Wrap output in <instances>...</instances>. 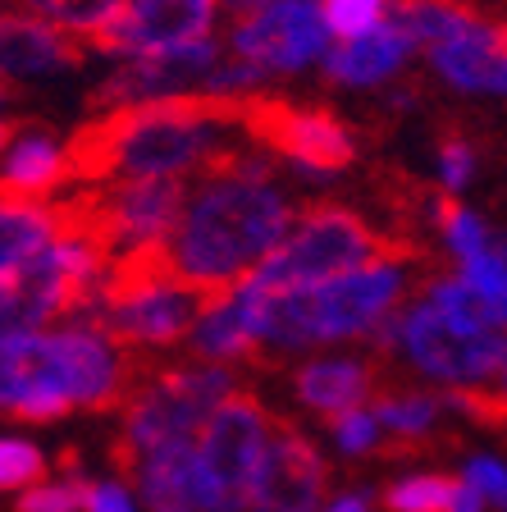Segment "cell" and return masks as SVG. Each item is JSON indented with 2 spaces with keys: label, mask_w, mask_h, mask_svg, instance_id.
Returning <instances> with one entry per match:
<instances>
[{
  "label": "cell",
  "mask_w": 507,
  "mask_h": 512,
  "mask_svg": "<svg viewBox=\"0 0 507 512\" xmlns=\"http://www.w3.org/2000/svg\"><path fill=\"white\" fill-rule=\"evenodd\" d=\"M293 202L270 179V160L256 147H229L215 156L192 197H183L179 220L160 238L165 266L201 293H229L261 256L288 234Z\"/></svg>",
  "instance_id": "6da1fadb"
},
{
  "label": "cell",
  "mask_w": 507,
  "mask_h": 512,
  "mask_svg": "<svg viewBox=\"0 0 507 512\" xmlns=\"http://www.w3.org/2000/svg\"><path fill=\"white\" fill-rule=\"evenodd\" d=\"M238 128V96L183 92L115 106L83 124L64 147V179H183L206 170L224 133Z\"/></svg>",
  "instance_id": "7a4b0ae2"
},
{
  "label": "cell",
  "mask_w": 507,
  "mask_h": 512,
  "mask_svg": "<svg viewBox=\"0 0 507 512\" xmlns=\"http://www.w3.org/2000/svg\"><path fill=\"white\" fill-rule=\"evenodd\" d=\"M133 357L74 320L64 330L0 334V407L23 421H51L74 407H119L133 394Z\"/></svg>",
  "instance_id": "3957f363"
},
{
  "label": "cell",
  "mask_w": 507,
  "mask_h": 512,
  "mask_svg": "<svg viewBox=\"0 0 507 512\" xmlns=\"http://www.w3.org/2000/svg\"><path fill=\"white\" fill-rule=\"evenodd\" d=\"M407 247H393L389 256H375L366 266L348 270L338 279L311 288H288V293H252L233 284L229 298L238 302L256 348H311L329 339H357L375 334L407 293Z\"/></svg>",
  "instance_id": "277c9868"
},
{
  "label": "cell",
  "mask_w": 507,
  "mask_h": 512,
  "mask_svg": "<svg viewBox=\"0 0 507 512\" xmlns=\"http://www.w3.org/2000/svg\"><path fill=\"white\" fill-rule=\"evenodd\" d=\"M393 247H402V243H384L357 211L334 206V202H316L288 224V234L238 284L252 288V293L311 288V284H325V279L348 275V270L366 266L375 256H389Z\"/></svg>",
  "instance_id": "5b68a950"
},
{
  "label": "cell",
  "mask_w": 507,
  "mask_h": 512,
  "mask_svg": "<svg viewBox=\"0 0 507 512\" xmlns=\"http://www.w3.org/2000/svg\"><path fill=\"white\" fill-rule=\"evenodd\" d=\"M229 389L233 375L224 366H174V371H160L147 389L128 394L124 439L115 444V467L128 476L133 462L156 453V448L197 439L201 421L215 412V403Z\"/></svg>",
  "instance_id": "8992f818"
},
{
  "label": "cell",
  "mask_w": 507,
  "mask_h": 512,
  "mask_svg": "<svg viewBox=\"0 0 507 512\" xmlns=\"http://www.w3.org/2000/svg\"><path fill=\"white\" fill-rule=\"evenodd\" d=\"M270 426H275V416L243 389H229L215 403V412L201 421L192 458H197L206 512H243L252 503L256 467L265 458Z\"/></svg>",
  "instance_id": "52a82bcc"
},
{
  "label": "cell",
  "mask_w": 507,
  "mask_h": 512,
  "mask_svg": "<svg viewBox=\"0 0 507 512\" xmlns=\"http://www.w3.org/2000/svg\"><path fill=\"white\" fill-rule=\"evenodd\" d=\"M393 343H402V352L425 375H434V380H444V384L498 380L507 362L503 330H494V334L457 330L453 320H444L425 298L393 316Z\"/></svg>",
  "instance_id": "ba28073f"
},
{
  "label": "cell",
  "mask_w": 507,
  "mask_h": 512,
  "mask_svg": "<svg viewBox=\"0 0 507 512\" xmlns=\"http://www.w3.org/2000/svg\"><path fill=\"white\" fill-rule=\"evenodd\" d=\"M238 128L247 133L252 147H270L320 174L343 170L357 156L348 128L338 124L329 110L316 106H293V101H270V96L243 92L238 96Z\"/></svg>",
  "instance_id": "9c48e42d"
},
{
  "label": "cell",
  "mask_w": 507,
  "mask_h": 512,
  "mask_svg": "<svg viewBox=\"0 0 507 512\" xmlns=\"http://www.w3.org/2000/svg\"><path fill=\"white\" fill-rule=\"evenodd\" d=\"M233 60L270 74H293L302 64L320 60L329 51V28L320 19L316 0H275L270 10L238 19L229 37Z\"/></svg>",
  "instance_id": "30bf717a"
},
{
  "label": "cell",
  "mask_w": 507,
  "mask_h": 512,
  "mask_svg": "<svg viewBox=\"0 0 507 512\" xmlns=\"http://www.w3.org/2000/svg\"><path fill=\"white\" fill-rule=\"evenodd\" d=\"M215 0H124V10L106 23L96 37V51L106 55H151L169 46H188L211 37Z\"/></svg>",
  "instance_id": "8fae6325"
},
{
  "label": "cell",
  "mask_w": 507,
  "mask_h": 512,
  "mask_svg": "<svg viewBox=\"0 0 507 512\" xmlns=\"http://www.w3.org/2000/svg\"><path fill=\"white\" fill-rule=\"evenodd\" d=\"M320 494H325V462H320V453L311 448V439L302 435V430L275 416L247 508H256V512H316Z\"/></svg>",
  "instance_id": "7c38bea8"
},
{
  "label": "cell",
  "mask_w": 507,
  "mask_h": 512,
  "mask_svg": "<svg viewBox=\"0 0 507 512\" xmlns=\"http://www.w3.org/2000/svg\"><path fill=\"white\" fill-rule=\"evenodd\" d=\"M224 60V46L215 37H201L188 46H169V51L133 55V60L96 92V106H133V101H156V96H183L201 92L206 74Z\"/></svg>",
  "instance_id": "4fadbf2b"
},
{
  "label": "cell",
  "mask_w": 507,
  "mask_h": 512,
  "mask_svg": "<svg viewBox=\"0 0 507 512\" xmlns=\"http://www.w3.org/2000/svg\"><path fill=\"white\" fill-rule=\"evenodd\" d=\"M183 197H188L183 179H128L115 192H96V206H101V224L119 252L133 243H160L169 224L179 220Z\"/></svg>",
  "instance_id": "5bb4252c"
},
{
  "label": "cell",
  "mask_w": 507,
  "mask_h": 512,
  "mask_svg": "<svg viewBox=\"0 0 507 512\" xmlns=\"http://www.w3.org/2000/svg\"><path fill=\"white\" fill-rule=\"evenodd\" d=\"M83 60V46L69 32L32 14H0V78H37Z\"/></svg>",
  "instance_id": "9a60e30c"
},
{
  "label": "cell",
  "mask_w": 507,
  "mask_h": 512,
  "mask_svg": "<svg viewBox=\"0 0 507 512\" xmlns=\"http://www.w3.org/2000/svg\"><path fill=\"white\" fill-rule=\"evenodd\" d=\"M430 60L434 69L448 78L453 87H462V92H503L507 83V64H503V28L498 23L476 19L466 32H457V37H444V42L430 46Z\"/></svg>",
  "instance_id": "2e32d148"
},
{
  "label": "cell",
  "mask_w": 507,
  "mask_h": 512,
  "mask_svg": "<svg viewBox=\"0 0 507 512\" xmlns=\"http://www.w3.org/2000/svg\"><path fill=\"white\" fill-rule=\"evenodd\" d=\"M412 51H416L412 37H407V32H402L393 19H380L375 28L348 37L343 46H329V51H325V69H329V78H334V83L366 87V83H380V78L398 74Z\"/></svg>",
  "instance_id": "e0dca14e"
},
{
  "label": "cell",
  "mask_w": 507,
  "mask_h": 512,
  "mask_svg": "<svg viewBox=\"0 0 507 512\" xmlns=\"http://www.w3.org/2000/svg\"><path fill=\"white\" fill-rule=\"evenodd\" d=\"M192 444H165L156 453L133 462L128 476L138 480L142 499L156 512H206V494H201V476H197V458H192Z\"/></svg>",
  "instance_id": "ac0fdd59"
},
{
  "label": "cell",
  "mask_w": 507,
  "mask_h": 512,
  "mask_svg": "<svg viewBox=\"0 0 507 512\" xmlns=\"http://www.w3.org/2000/svg\"><path fill=\"white\" fill-rule=\"evenodd\" d=\"M370 389H375V371L361 357H320V362H307L297 371V398L325 416L343 412V407H361Z\"/></svg>",
  "instance_id": "d6986e66"
},
{
  "label": "cell",
  "mask_w": 507,
  "mask_h": 512,
  "mask_svg": "<svg viewBox=\"0 0 507 512\" xmlns=\"http://www.w3.org/2000/svg\"><path fill=\"white\" fill-rule=\"evenodd\" d=\"M64 179V147H55L51 138H23L19 147L5 160V174H0V197H19V202H32L51 192L55 183Z\"/></svg>",
  "instance_id": "ffe728a7"
},
{
  "label": "cell",
  "mask_w": 507,
  "mask_h": 512,
  "mask_svg": "<svg viewBox=\"0 0 507 512\" xmlns=\"http://www.w3.org/2000/svg\"><path fill=\"white\" fill-rule=\"evenodd\" d=\"M188 334H192L197 357H206V362H238V357H252L256 352L252 330H247L243 311H238V302H233L229 293L201 311L197 325H192Z\"/></svg>",
  "instance_id": "44dd1931"
},
{
  "label": "cell",
  "mask_w": 507,
  "mask_h": 512,
  "mask_svg": "<svg viewBox=\"0 0 507 512\" xmlns=\"http://www.w3.org/2000/svg\"><path fill=\"white\" fill-rule=\"evenodd\" d=\"M425 302L444 320H453L457 330H471V334L503 330V311H494L485 298H476L462 279H439V284H430L425 288Z\"/></svg>",
  "instance_id": "7402d4cb"
},
{
  "label": "cell",
  "mask_w": 507,
  "mask_h": 512,
  "mask_svg": "<svg viewBox=\"0 0 507 512\" xmlns=\"http://www.w3.org/2000/svg\"><path fill=\"white\" fill-rule=\"evenodd\" d=\"M23 5H28L32 19L51 23V28L69 32V37H74V32L92 37V32H101L124 10V0H23Z\"/></svg>",
  "instance_id": "603a6c76"
},
{
  "label": "cell",
  "mask_w": 507,
  "mask_h": 512,
  "mask_svg": "<svg viewBox=\"0 0 507 512\" xmlns=\"http://www.w3.org/2000/svg\"><path fill=\"white\" fill-rule=\"evenodd\" d=\"M375 426H384V430H393V435H402V439H421L425 430L434 426V416H439V403H434L430 394H384V398H375Z\"/></svg>",
  "instance_id": "cb8c5ba5"
},
{
  "label": "cell",
  "mask_w": 507,
  "mask_h": 512,
  "mask_svg": "<svg viewBox=\"0 0 507 512\" xmlns=\"http://www.w3.org/2000/svg\"><path fill=\"white\" fill-rule=\"evenodd\" d=\"M448 499H453V480L444 476H407L384 494L393 512H448Z\"/></svg>",
  "instance_id": "d4e9b609"
},
{
  "label": "cell",
  "mask_w": 507,
  "mask_h": 512,
  "mask_svg": "<svg viewBox=\"0 0 507 512\" xmlns=\"http://www.w3.org/2000/svg\"><path fill=\"white\" fill-rule=\"evenodd\" d=\"M320 5V19H325L329 37H357V32L375 28L389 10V0H316Z\"/></svg>",
  "instance_id": "484cf974"
},
{
  "label": "cell",
  "mask_w": 507,
  "mask_h": 512,
  "mask_svg": "<svg viewBox=\"0 0 507 512\" xmlns=\"http://www.w3.org/2000/svg\"><path fill=\"white\" fill-rule=\"evenodd\" d=\"M462 284L485 298L494 311H503V288H507V266H503V252L498 247H485V252L466 256L462 261Z\"/></svg>",
  "instance_id": "4316f807"
},
{
  "label": "cell",
  "mask_w": 507,
  "mask_h": 512,
  "mask_svg": "<svg viewBox=\"0 0 507 512\" xmlns=\"http://www.w3.org/2000/svg\"><path fill=\"white\" fill-rule=\"evenodd\" d=\"M46 476V458L28 439H0V490H28Z\"/></svg>",
  "instance_id": "83f0119b"
},
{
  "label": "cell",
  "mask_w": 507,
  "mask_h": 512,
  "mask_svg": "<svg viewBox=\"0 0 507 512\" xmlns=\"http://www.w3.org/2000/svg\"><path fill=\"white\" fill-rule=\"evenodd\" d=\"M439 224H444V238L448 247H453L457 256H476L489 247V234H485V220H476V215L466 211V206L457 202H439Z\"/></svg>",
  "instance_id": "f1b7e54d"
},
{
  "label": "cell",
  "mask_w": 507,
  "mask_h": 512,
  "mask_svg": "<svg viewBox=\"0 0 507 512\" xmlns=\"http://www.w3.org/2000/svg\"><path fill=\"white\" fill-rule=\"evenodd\" d=\"M83 508V480H37L19 499V512H78Z\"/></svg>",
  "instance_id": "f546056e"
},
{
  "label": "cell",
  "mask_w": 507,
  "mask_h": 512,
  "mask_svg": "<svg viewBox=\"0 0 507 512\" xmlns=\"http://www.w3.org/2000/svg\"><path fill=\"white\" fill-rule=\"evenodd\" d=\"M329 430H334L338 448H348V453H366V448H375V439H380V426H375V416L366 412V407H343V412L329 416Z\"/></svg>",
  "instance_id": "4dcf8cb0"
},
{
  "label": "cell",
  "mask_w": 507,
  "mask_h": 512,
  "mask_svg": "<svg viewBox=\"0 0 507 512\" xmlns=\"http://www.w3.org/2000/svg\"><path fill=\"white\" fill-rule=\"evenodd\" d=\"M476 170V151L466 147L462 138H448L444 151H439V174H444V188H462Z\"/></svg>",
  "instance_id": "1f68e13d"
},
{
  "label": "cell",
  "mask_w": 507,
  "mask_h": 512,
  "mask_svg": "<svg viewBox=\"0 0 507 512\" xmlns=\"http://www.w3.org/2000/svg\"><path fill=\"white\" fill-rule=\"evenodd\" d=\"M453 394H448V403L462 407V412L480 416V421H494V426H503V394H480V389H471V384H448Z\"/></svg>",
  "instance_id": "d6a6232c"
},
{
  "label": "cell",
  "mask_w": 507,
  "mask_h": 512,
  "mask_svg": "<svg viewBox=\"0 0 507 512\" xmlns=\"http://www.w3.org/2000/svg\"><path fill=\"white\" fill-rule=\"evenodd\" d=\"M83 508L87 512H133V494L119 480H96V485H83Z\"/></svg>",
  "instance_id": "836d02e7"
},
{
  "label": "cell",
  "mask_w": 507,
  "mask_h": 512,
  "mask_svg": "<svg viewBox=\"0 0 507 512\" xmlns=\"http://www.w3.org/2000/svg\"><path fill=\"white\" fill-rule=\"evenodd\" d=\"M466 476H471V485H476L480 494H489V499H503V462L498 458H476L471 467H466Z\"/></svg>",
  "instance_id": "e575fe53"
},
{
  "label": "cell",
  "mask_w": 507,
  "mask_h": 512,
  "mask_svg": "<svg viewBox=\"0 0 507 512\" xmlns=\"http://www.w3.org/2000/svg\"><path fill=\"white\" fill-rule=\"evenodd\" d=\"M448 512H485V494H480L471 480H453V499H448Z\"/></svg>",
  "instance_id": "d590c367"
},
{
  "label": "cell",
  "mask_w": 507,
  "mask_h": 512,
  "mask_svg": "<svg viewBox=\"0 0 507 512\" xmlns=\"http://www.w3.org/2000/svg\"><path fill=\"white\" fill-rule=\"evenodd\" d=\"M215 5H224V10H229L233 19H252V14L270 10V5H275V0H215Z\"/></svg>",
  "instance_id": "8d00e7d4"
},
{
  "label": "cell",
  "mask_w": 507,
  "mask_h": 512,
  "mask_svg": "<svg viewBox=\"0 0 507 512\" xmlns=\"http://www.w3.org/2000/svg\"><path fill=\"white\" fill-rule=\"evenodd\" d=\"M325 512H366V499H338V503H329Z\"/></svg>",
  "instance_id": "74e56055"
},
{
  "label": "cell",
  "mask_w": 507,
  "mask_h": 512,
  "mask_svg": "<svg viewBox=\"0 0 507 512\" xmlns=\"http://www.w3.org/2000/svg\"><path fill=\"white\" fill-rule=\"evenodd\" d=\"M10 133H14V128L5 124V119H0V147H5V142H10Z\"/></svg>",
  "instance_id": "f35d334b"
}]
</instances>
